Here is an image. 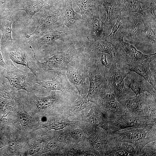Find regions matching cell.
Masks as SVG:
<instances>
[{"instance_id": "6da1fadb", "label": "cell", "mask_w": 156, "mask_h": 156, "mask_svg": "<svg viewBox=\"0 0 156 156\" xmlns=\"http://www.w3.org/2000/svg\"><path fill=\"white\" fill-rule=\"evenodd\" d=\"M86 45L79 48H75L73 44L68 49L64 51H59L56 49L49 52L45 57V61L41 62L38 60L32 48L35 63L41 75L43 73L52 71L57 74L61 70H66L68 64L75 58H78L83 55Z\"/></svg>"}, {"instance_id": "7a4b0ae2", "label": "cell", "mask_w": 156, "mask_h": 156, "mask_svg": "<svg viewBox=\"0 0 156 156\" xmlns=\"http://www.w3.org/2000/svg\"><path fill=\"white\" fill-rule=\"evenodd\" d=\"M108 140L114 142H124L132 145L138 155L147 144L156 140V125H148L142 128L129 127L109 134Z\"/></svg>"}, {"instance_id": "3957f363", "label": "cell", "mask_w": 156, "mask_h": 156, "mask_svg": "<svg viewBox=\"0 0 156 156\" xmlns=\"http://www.w3.org/2000/svg\"><path fill=\"white\" fill-rule=\"evenodd\" d=\"M126 113L139 117H146L156 122V99L147 92L119 100Z\"/></svg>"}, {"instance_id": "277c9868", "label": "cell", "mask_w": 156, "mask_h": 156, "mask_svg": "<svg viewBox=\"0 0 156 156\" xmlns=\"http://www.w3.org/2000/svg\"><path fill=\"white\" fill-rule=\"evenodd\" d=\"M4 60L6 66L2 69V75L17 91L23 90L28 93H33L42 89L36 83L38 80L31 72H26L19 69L9 60Z\"/></svg>"}, {"instance_id": "5b68a950", "label": "cell", "mask_w": 156, "mask_h": 156, "mask_svg": "<svg viewBox=\"0 0 156 156\" xmlns=\"http://www.w3.org/2000/svg\"><path fill=\"white\" fill-rule=\"evenodd\" d=\"M114 48L113 60L117 64H120L122 67L131 62L142 61L156 55V53L144 54L138 50L133 45L125 41L123 36L119 29L116 33L114 39L110 42Z\"/></svg>"}, {"instance_id": "8992f818", "label": "cell", "mask_w": 156, "mask_h": 156, "mask_svg": "<svg viewBox=\"0 0 156 156\" xmlns=\"http://www.w3.org/2000/svg\"><path fill=\"white\" fill-rule=\"evenodd\" d=\"M90 57L87 54L82 55L78 60L70 62L65 70L68 80L77 89L79 95L86 96L88 92V86L86 79L88 77Z\"/></svg>"}, {"instance_id": "52a82bcc", "label": "cell", "mask_w": 156, "mask_h": 156, "mask_svg": "<svg viewBox=\"0 0 156 156\" xmlns=\"http://www.w3.org/2000/svg\"><path fill=\"white\" fill-rule=\"evenodd\" d=\"M113 60L108 68H104L107 85L119 101L121 99L135 95L130 89L125 86L124 79L127 73L124 69L118 68L116 62Z\"/></svg>"}, {"instance_id": "ba28073f", "label": "cell", "mask_w": 156, "mask_h": 156, "mask_svg": "<svg viewBox=\"0 0 156 156\" xmlns=\"http://www.w3.org/2000/svg\"><path fill=\"white\" fill-rule=\"evenodd\" d=\"M107 132L112 134L129 128H142L148 125H156V123L146 117H139L126 113L112 114L108 116Z\"/></svg>"}, {"instance_id": "9c48e42d", "label": "cell", "mask_w": 156, "mask_h": 156, "mask_svg": "<svg viewBox=\"0 0 156 156\" xmlns=\"http://www.w3.org/2000/svg\"><path fill=\"white\" fill-rule=\"evenodd\" d=\"M125 14L123 23L119 29L123 36V39L130 44L142 43L143 16L135 12Z\"/></svg>"}, {"instance_id": "30bf717a", "label": "cell", "mask_w": 156, "mask_h": 156, "mask_svg": "<svg viewBox=\"0 0 156 156\" xmlns=\"http://www.w3.org/2000/svg\"><path fill=\"white\" fill-rule=\"evenodd\" d=\"M104 68L100 61L95 60L88 68L90 84L86 97L88 101L95 104L97 103L100 89L106 82Z\"/></svg>"}, {"instance_id": "8fae6325", "label": "cell", "mask_w": 156, "mask_h": 156, "mask_svg": "<svg viewBox=\"0 0 156 156\" xmlns=\"http://www.w3.org/2000/svg\"><path fill=\"white\" fill-rule=\"evenodd\" d=\"M56 6L44 9L39 19L35 30L32 33L26 35L27 38L36 39L45 34L55 27L57 23L62 24L60 13L56 4Z\"/></svg>"}, {"instance_id": "7c38bea8", "label": "cell", "mask_w": 156, "mask_h": 156, "mask_svg": "<svg viewBox=\"0 0 156 156\" xmlns=\"http://www.w3.org/2000/svg\"><path fill=\"white\" fill-rule=\"evenodd\" d=\"M99 108L107 116L112 114H124L123 107L106 82L101 88L97 103Z\"/></svg>"}, {"instance_id": "4fadbf2b", "label": "cell", "mask_w": 156, "mask_h": 156, "mask_svg": "<svg viewBox=\"0 0 156 156\" xmlns=\"http://www.w3.org/2000/svg\"><path fill=\"white\" fill-rule=\"evenodd\" d=\"M56 3L60 11L62 24L73 31L86 27L81 15L74 10L72 0H63Z\"/></svg>"}, {"instance_id": "5bb4252c", "label": "cell", "mask_w": 156, "mask_h": 156, "mask_svg": "<svg viewBox=\"0 0 156 156\" xmlns=\"http://www.w3.org/2000/svg\"><path fill=\"white\" fill-rule=\"evenodd\" d=\"M155 55H152L142 61L131 62L122 68L140 76L156 89V74L150 69V63L156 59L155 57L153 58Z\"/></svg>"}, {"instance_id": "9a60e30c", "label": "cell", "mask_w": 156, "mask_h": 156, "mask_svg": "<svg viewBox=\"0 0 156 156\" xmlns=\"http://www.w3.org/2000/svg\"><path fill=\"white\" fill-rule=\"evenodd\" d=\"M8 59L18 64L23 65L29 68L38 81L41 76L35 63L34 56L30 55L25 51L19 49H14L7 53Z\"/></svg>"}, {"instance_id": "2e32d148", "label": "cell", "mask_w": 156, "mask_h": 156, "mask_svg": "<svg viewBox=\"0 0 156 156\" xmlns=\"http://www.w3.org/2000/svg\"><path fill=\"white\" fill-rule=\"evenodd\" d=\"M73 32L62 24L37 38L35 44L40 47H50L53 45L56 40L65 38L73 33Z\"/></svg>"}, {"instance_id": "e0dca14e", "label": "cell", "mask_w": 156, "mask_h": 156, "mask_svg": "<svg viewBox=\"0 0 156 156\" xmlns=\"http://www.w3.org/2000/svg\"><path fill=\"white\" fill-rule=\"evenodd\" d=\"M103 4L107 13V18L104 22V32L106 37L111 32L120 13V0H104Z\"/></svg>"}, {"instance_id": "ac0fdd59", "label": "cell", "mask_w": 156, "mask_h": 156, "mask_svg": "<svg viewBox=\"0 0 156 156\" xmlns=\"http://www.w3.org/2000/svg\"><path fill=\"white\" fill-rule=\"evenodd\" d=\"M50 81L42 80L36 81L42 88H44L50 92L52 90L58 91L62 92L69 91L73 90L72 85L69 83L66 74L61 71L57 74L54 79Z\"/></svg>"}, {"instance_id": "d6986e66", "label": "cell", "mask_w": 156, "mask_h": 156, "mask_svg": "<svg viewBox=\"0 0 156 156\" xmlns=\"http://www.w3.org/2000/svg\"><path fill=\"white\" fill-rule=\"evenodd\" d=\"M73 4L79 8L86 27H90L91 19L94 14L99 10L102 3L98 0H72Z\"/></svg>"}, {"instance_id": "ffe728a7", "label": "cell", "mask_w": 156, "mask_h": 156, "mask_svg": "<svg viewBox=\"0 0 156 156\" xmlns=\"http://www.w3.org/2000/svg\"><path fill=\"white\" fill-rule=\"evenodd\" d=\"M125 79L127 86L134 93L137 95L144 92H147L151 95L156 99V89L144 79L140 81L138 80L136 76H129L128 73Z\"/></svg>"}, {"instance_id": "44dd1931", "label": "cell", "mask_w": 156, "mask_h": 156, "mask_svg": "<svg viewBox=\"0 0 156 156\" xmlns=\"http://www.w3.org/2000/svg\"><path fill=\"white\" fill-rule=\"evenodd\" d=\"M142 43L146 44L156 51V20L144 16Z\"/></svg>"}, {"instance_id": "7402d4cb", "label": "cell", "mask_w": 156, "mask_h": 156, "mask_svg": "<svg viewBox=\"0 0 156 156\" xmlns=\"http://www.w3.org/2000/svg\"><path fill=\"white\" fill-rule=\"evenodd\" d=\"M50 95L45 97L37 96L31 93H28V101L34 105L39 110H43L58 103L60 99L56 91L52 90Z\"/></svg>"}, {"instance_id": "603a6c76", "label": "cell", "mask_w": 156, "mask_h": 156, "mask_svg": "<svg viewBox=\"0 0 156 156\" xmlns=\"http://www.w3.org/2000/svg\"><path fill=\"white\" fill-rule=\"evenodd\" d=\"M87 54L90 57V55L99 52L109 54L113 59L114 48L112 43L105 38H103L92 42H89L87 48Z\"/></svg>"}, {"instance_id": "cb8c5ba5", "label": "cell", "mask_w": 156, "mask_h": 156, "mask_svg": "<svg viewBox=\"0 0 156 156\" xmlns=\"http://www.w3.org/2000/svg\"><path fill=\"white\" fill-rule=\"evenodd\" d=\"M2 13L0 14V30L2 34L1 44L4 46L15 40L11 36L12 25L14 19L12 14Z\"/></svg>"}, {"instance_id": "d4e9b609", "label": "cell", "mask_w": 156, "mask_h": 156, "mask_svg": "<svg viewBox=\"0 0 156 156\" xmlns=\"http://www.w3.org/2000/svg\"><path fill=\"white\" fill-rule=\"evenodd\" d=\"M99 11L94 14L90 21V32L87 36L89 42H92L106 37L104 31V22L100 18Z\"/></svg>"}, {"instance_id": "484cf974", "label": "cell", "mask_w": 156, "mask_h": 156, "mask_svg": "<svg viewBox=\"0 0 156 156\" xmlns=\"http://www.w3.org/2000/svg\"><path fill=\"white\" fill-rule=\"evenodd\" d=\"M88 122L92 126L108 130V117L95 104L92 107Z\"/></svg>"}, {"instance_id": "4316f807", "label": "cell", "mask_w": 156, "mask_h": 156, "mask_svg": "<svg viewBox=\"0 0 156 156\" xmlns=\"http://www.w3.org/2000/svg\"><path fill=\"white\" fill-rule=\"evenodd\" d=\"M108 142L114 156H136L134 148L128 143L112 142L108 140Z\"/></svg>"}, {"instance_id": "83f0119b", "label": "cell", "mask_w": 156, "mask_h": 156, "mask_svg": "<svg viewBox=\"0 0 156 156\" xmlns=\"http://www.w3.org/2000/svg\"><path fill=\"white\" fill-rule=\"evenodd\" d=\"M53 0H29L25 7V10L31 18L43 9H47L53 6Z\"/></svg>"}, {"instance_id": "f1b7e54d", "label": "cell", "mask_w": 156, "mask_h": 156, "mask_svg": "<svg viewBox=\"0 0 156 156\" xmlns=\"http://www.w3.org/2000/svg\"><path fill=\"white\" fill-rule=\"evenodd\" d=\"M121 12L128 14L137 13L144 15V10L141 6L140 0H120Z\"/></svg>"}, {"instance_id": "f546056e", "label": "cell", "mask_w": 156, "mask_h": 156, "mask_svg": "<svg viewBox=\"0 0 156 156\" xmlns=\"http://www.w3.org/2000/svg\"><path fill=\"white\" fill-rule=\"evenodd\" d=\"M125 16V14L120 12L110 33L105 38L108 41L111 42L114 39L116 33L123 23Z\"/></svg>"}, {"instance_id": "4dcf8cb0", "label": "cell", "mask_w": 156, "mask_h": 156, "mask_svg": "<svg viewBox=\"0 0 156 156\" xmlns=\"http://www.w3.org/2000/svg\"><path fill=\"white\" fill-rule=\"evenodd\" d=\"M156 144V140L147 144L142 149L138 156H155Z\"/></svg>"}, {"instance_id": "1f68e13d", "label": "cell", "mask_w": 156, "mask_h": 156, "mask_svg": "<svg viewBox=\"0 0 156 156\" xmlns=\"http://www.w3.org/2000/svg\"><path fill=\"white\" fill-rule=\"evenodd\" d=\"M21 112L18 117V120L20 124L23 127H26L29 125L32 118L27 113L25 109L24 104L23 103L21 107Z\"/></svg>"}, {"instance_id": "d6a6232c", "label": "cell", "mask_w": 156, "mask_h": 156, "mask_svg": "<svg viewBox=\"0 0 156 156\" xmlns=\"http://www.w3.org/2000/svg\"><path fill=\"white\" fill-rule=\"evenodd\" d=\"M89 102L86 96L79 95L72 107V109L75 111L81 110L86 107Z\"/></svg>"}, {"instance_id": "836d02e7", "label": "cell", "mask_w": 156, "mask_h": 156, "mask_svg": "<svg viewBox=\"0 0 156 156\" xmlns=\"http://www.w3.org/2000/svg\"><path fill=\"white\" fill-rule=\"evenodd\" d=\"M68 124V123L65 122H54L44 126L39 127L36 129L45 128L49 130H58L64 128Z\"/></svg>"}, {"instance_id": "e575fe53", "label": "cell", "mask_w": 156, "mask_h": 156, "mask_svg": "<svg viewBox=\"0 0 156 156\" xmlns=\"http://www.w3.org/2000/svg\"><path fill=\"white\" fill-rule=\"evenodd\" d=\"M144 13L143 16H145L155 19L156 18V2L151 3L149 7L144 10Z\"/></svg>"}, {"instance_id": "d590c367", "label": "cell", "mask_w": 156, "mask_h": 156, "mask_svg": "<svg viewBox=\"0 0 156 156\" xmlns=\"http://www.w3.org/2000/svg\"><path fill=\"white\" fill-rule=\"evenodd\" d=\"M41 146V144L40 143L34 144L29 149L28 152V154L31 155L38 152L40 149Z\"/></svg>"}, {"instance_id": "8d00e7d4", "label": "cell", "mask_w": 156, "mask_h": 156, "mask_svg": "<svg viewBox=\"0 0 156 156\" xmlns=\"http://www.w3.org/2000/svg\"><path fill=\"white\" fill-rule=\"evenodd\" d=\"M83 135L82 131L79 129L73 130L71 133V137L74 139H78L80 138Z\"/></svg>"}, {"instance_id": "74e56055", "label": "cell", "mask_w": 156, "mask_h": 156, "mask_svg": "<svg viewBox=\"0 0 156 156\" xmlns=\"http://www.w3.org/2000/svg\"><path fill=\"white\" fill-rule=\"evenodd\" d=\"M99 61L104 67L107 68L109 67L110 65L107 61L106 53H102Z\"/></svg>"}, {"instance_id": "f35d334b", "label": "cell", "mask_w": 156, "mask_h": 156, "mask_svg": "<svg viewBox=\"0 0 156 156\" xmlns=\"http://www.w3.org/2000/svg\"><path fill=\"white\" fill-rule=\"evenodd\" d=\"M9 148L11 151L12 153H15L17 149L18 143L16 141L13 140L10 141L9 143Z\"/></svg>"}, {"instance_id": "ab89813d", "label": "cell", "mask_w": 156, "mask_h": 156, "mask_svg": "<svg viewBox=\"0 0 156 156\" xmlns=\"http://www.w3.org/2000/svg\"><path fill=\"white\" fill-rule=\"evenodd\" d=\"M1 32L0 30V66L3 68H5L6 67V65L5 62L2 56L1 48Z\"/></svg>"}, {"instance_id": "60d3db41", "label": "cell", "mask_w": 156, "mask_h": 156, "mask_svg": "<svg viewBox=\"0 0 156 156\" xmlns=\"http://www.w3.org/2000/svg\"><path fill=\"white\" fill-rule=\"evenodd\" d=\"M57 140H52L50 141L47 144V148L48 149H50L54 147L57 144Z\"/></svg>"}, {"instance_id": "b9f144b4", "label": "cell", "mask_w": 156, "mask_h": 156, "mask_svg": "<svg viewBox=\"0 0 156 156\" xmlns=\"http://www.w3.org/2000/svg\"><path fill=\"white\" fill-rule=\"evenodd\" d=\"M3 68L0 66V87L3 84L6 79L3 77L2 74V71Z\"/></svg>"}, {"instance_id": "7bdbcfd3", "label": "cell", "mask_w": 156, "mask_h": 156, "mask_svg": "<svg viewBox=\"0 0 156 156\" xmlns=\"http://www.w3.org/2000/svg\"><path fill=\"white\" fill-rule=\"evenodd\" d=\"M3 146V144L0 140V148H2Z\"/></svg>"}, {"instance_id": "ee69618b", "label": "cell", "mask_w": 156, "mask_h": 156, "mask_svg": "<svg viewBox=\"0 0 156 156\" xmlns=\"http://www.w3.org/2000/svg\"><path fill=\"white\" fill-rule=\"evenodd\" d=\"M53 1L55 2V3L57 2H59L63 0H53Z\"/></svg>"}, {"instance_id": "f6af8a7d", "label": "cell", "mask_w": 156, "mask_h": 156, "mask_svg": "<svg viewBox=\"0 0 156 156\" xmlns=\"http://www.w3.org/2000/svg\"><path fill=\"white\" fill-rule=\"evenodd\" d=\"M98 0L100 1H101V0Z\"/></svg>"}]
</instances>
